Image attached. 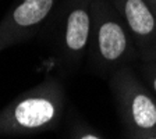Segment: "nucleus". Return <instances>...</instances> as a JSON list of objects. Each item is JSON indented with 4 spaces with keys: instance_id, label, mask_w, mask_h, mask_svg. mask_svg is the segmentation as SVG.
Here are the masks:
<instances>
[{
    "instance_id": "nucleus-9",
    "label": "nucleus",
    "mask_w": 156,
    "mask_h": 139,
    "mask_svg": "<svg viewBox=\"0 0 156 139\" xmlns=\"http://www.w3.org/2000/svg\"><path fill=\"white\" fill-rule=\"evenodd\" d=\"M140 60H155V61H156V46L152 49V50H151V52L146 53L144 57H141Z\"/></svg>"
},
{
    "instance_id": "nucleus-3",
    "label": "nucleus",
    "mask_w": 156,
    "mask_h": 139,
    "mask_svg": "<svg viewBox=\"0 0 156 139\" xmlns=\"http://www.w3.org/2000/svg\"><path fill=\"white\" fill-rule=\"evenodd\" d=\"M109 88L127 136L156 132V96L133 65L114 71L109 77Z\"/></svg>"
},
{
    "instance_id": "nucleus-2",
    "label": "nucleus",
    "mask_w": 156,
    "mask_h": 139,
    "mask_svg": "<svg viewBox=\"0 0 156 139\" xmlns=\"http://www.w3.org/2000/svg\"><path fill=\"white\" fill-rule=\"evenodd\" d=\"M92 70L110 77L119 68L140 60L131 33L112 0H92V31L87 54Z\"/></svg>"
},
{
    "instance_id": "nucleus-12",
    "label": "nucleus",
    "mask_w": 156,
    "mask_h": 139,
    "mask_svg": "<svg viewBox=\"0 0 156 139\" xmlns=\"http://www.w3.org/2000/svg\"><path fill=\"white\" fill-rule=\"evenodd\" d=\"M0 53H2V50H0Z\"/></svg>"
},
{
    "instance_id": "nucleus-4",
    "label": "nucleus",
    "mask_w": 156,
    "mask_h": 139,
    "mask_svg": "<svg viewBox=\"0 0 156 139\" xmlns=\"http://www.w3.org/2000/svg\"><path fill=\"white\" fill-rule=\"evenodd\" d=\"M53 19V49L58 65L74 71L88 54L92 31V0H62Z\"/></svg>"
},
{
    "instance_id": "nucleus-11",
    "label": "nucleus",
    "mask_w": 156,
    "mask_h": 139,
    "mask_svg": "<svg viewBox=\"0 0 156 139\" xmlns=\"http://www.w3.org/2000/svg\"><path fill=\"white\" fill-rule=\"evenodd\" d=\"M146 2H148V4L152 7V10L155 11V14H156V0H146Z\"/></svg>"
},
{
    "instance_id": "nucleus-5",
    "label": "nucleus",
    "mask_w": 156,
    "mask_h": 139,
    "mask_svg": "<svg viewBox=\"0 0 156 139\" xmlns=\"http://www.w3.org/2000/svg\"><path fill=\"white\" fill-rule=\"evenodd\" d=\"M60 0H20L0 21V50L27 42L31 39L50 14L57 9Z\"/></svg>"
},
{
    "instance_id": "nucleus-1",
    "label": "nucleus",
    "mask_w": 156,
    "mask_h": 139,
    "mask_svg": "<svg viewBox=\"0 0 156 139\" xmlns=\"http://www.w3.org/2000/svg\"><path fill=\"white\" fill-rule=\"evenodd\" d=\"M66 104L62 82L48 77L0 110V136L34 135L52 130L62 120Z\"/></svg>"
},
{
    "instance_id": "nucleus-8",
    "label": "nucleus",
    "mask_w": 156,
    "mask_h": 139,
    "mask_svg": "<svg viewBox=\"0 0 156 139\" xmlns=\"http://www.w3.org/2000/svg\"><path fill=\"white\" fill-rule=\"evenodd\" d=\"M70 139H103L84 121H74L70 130Z\"/></svg>"
},
{
    "instance_id": "nucleus-6",
    "label": "nucleus",
    "mask_w": 156,
    "mask_h": 139,
    "mask_svg": "<svg viewBox=\"0 0 156 139\" xmlns=\"http://www.w3.org/2000/svg\"><path fill=\"white\" fill-rule=\"evenodd\" d=\"M144 57L156 46V14L146 0H112Z\"/></svg>"
},
{
    "instance_id": "nucleus-7",
    "label": "nucleus",
    "mask_w": 156,
    "mask_h": 139,
    "mask_svg": "<svg viewBox=\"0 0 156 139\" xmlns=\"http://www.w3.org/2000/svg\"><path fill=\"white\" fill-rule=\"evenodd\" d=\"M138 74L156 96V61L155 60H140Z\"/></svg>"
},
{
    "instance_id": "nucleus-10",
    "label": "nucleus",
    "mask_w": 156,
    "mask_h": 139,
    "mask_svg": "<svg viewBox=\"0 0 156 139\" xmlns=\"http://www.w3.org/2000/svg\"><path fill=\"white\" fill-rule=\"evenodd\" d=\"M127 139H156V132L146 134V135H140V136H127Z\"/></svg>"
}]
</instances>
